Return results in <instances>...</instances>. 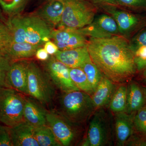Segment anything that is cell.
Masks as SVG:
<instances>
[{"label": "cell", "mask_w": 146, "mask_h": 146, "mask_svg": "<svg viewBox=\"0 0 146 146\" xmlns=\"http://www.w3.org/2000/svg\"><path fill=\"white\" fill-rule=\"evenodd\" d=\"M58 112L73 123L81 125L96 110L91 96L80 90L64 93Z\"/></svg>", "instance_id": "7a4b0ae2"}, {"label": "cell", "mask_w": 146, "mask_h": 146, "mask_svg": "<svg viewBox=\"0 0 146 146\" xmlns=\"http://www.w3.org/2000/svg\"><path fill=\"white\" fill-rule=\"evenodd\" d=\"M86 46L92 62L115 84L127 83L136 74L134 52L124 36L91 37Z\"/></svg>", "instance_id": "6da1fadb"}, {"label": "cell", "mask_w": 146, "mask_h": 146, "mask_svg": "<svg viewBox=\"0 0 146 146\" xmlns=\"http://www.w3.org/2000/svg\"><path fill=\"white\" fill-rule=\"evenodd\" d=\"M50 55L46 51L44 48H39L35 53V57L38 60L46 61L49 58Z\"/></svg>", "instance_id": "e575fe53"}, {"label": "cell", "mask_w": 146, "mask_h": 146, "mask_svg": "<svg viewBox=\"0 0 146 146\" xmlns=\"http://www.w3.org/2000/svg\"><path fill=\"white\" fill-rule=\"evenodd\" d=\"M117 5L136 12H146V0H115Z\"/></svg>", "instance_id": "f1b7e54d"}, {"label": "cell", "mask_w": 146, "mask_h": 146, "mask_svg": "<svg viewBox=\"0 0 146 146\" xmlns=\"http://www.w3.org/2000/svg\"><path fill=\"white\" fill-rule=\"evenodd\" d=\"M118 85L108 104L109 110L113 114L125 112L126 108L127 84L125 83Z\"/></svg>", "instance_id": "ffe728a7"}, {"label": "cell", "mask_w": 146, "mask_h": 146, "mask_svg": "<svg viewBox=\"0 0 146 146\" xmlns=\"http://www.w3.org/2000/svg\"><path fill=\"white\" fill-rule=\"evenodd\" d=\"M13 146H39L35 139L34 127L25 121L10 127Z\"/></svg>", "instance_id": "e0dca14e"}, {"label": "cell", "mask_w": 146, "mask_h": 146, "mask_svg": "<svg viewBox=\"0 0 146 146\" xmlns=\"http://www.w3.org/2000/svg\"><path fill=\"white\" fill-rule=\"evenodd\" d=\"M143 71L142 74V81L144 84V86L146 87V68Z\"/></svg>", "instance_id": "8d00e7d4"}, {"label": "cell", "mask_w": 146, "mask_h": 146, "mask_svg": "<svg viewBox=\"0 0 146 146\" xmlns=\"http://www.w3.org/2000/svg\"><path fill=\"white\" fill-rule=\"evenodd\" d=\"M106 37L121 35L117 24L112 16L106 14L100 15L92 22Z\"/></svg>", "instance_id": "44dd1931"}, {"label": "cell", "mask_w": 146, "mask_h": 146, "mask_svg": "<svg viewBox=\"0 0 146 146\" xmlns=\"http://www.w3.org/2000/svg\"><path fill=\"white\" fill-rule=\"evenodd\" d=\"M133 124L134 133L146 136V105L134 114Z\"/></svg>", "instance_id": "83f0119b"}, {"label": "cell", "mask_w": 146, "mask_h": 146, "mask_svg": "<svg viewBox=\"0 0 146 146\" xmlns=\"http://www.w3.org/2000/svg\"><path fill=\"white\" fill-rule=\"evenodd\" d=\"M29 61L22 59L12 61L7 76L6 87L28 95V67Z\"/></svg>", "instance_id": "8fae6325"}, {"label": "cell", "mask_w": 146, "mask_h": 146, "mask_svg": "<svg viewBox=\"0 0 146 146\" xmlns=\"http://www.w3.org/2000/svg\"><path fill=\"white\" fill-rule=\"evenodd\" d=\"M44 48L49 54L53 55L57 52L58 48L54 42L49 41L45 43Z\"/></svg>", "instance_id": "836d02e7"}, {"label": "cell", "mask_w": 146, "mask_h": 146, "mask_svg": "<svg viewBox=\"0 0 146 146\" xmlns=\"http://www.w3.org/2000/svg\"><path fill=\"white\" fill-rule=\"evenodd\" d=\"M144 86V88H145V91L146 94V87H145V86Z\"/></svg>", "instance_id": "f35d334b"}, {"label": "cell", "mask_w": 146, "mask_h": 146, "mask_svg": "<svg viewBox=\"0 0 146 146\" xmlns=\"http://www.w3.org/2000/svg\"><path fill=\"white\" fill-rule=\"evenodd\" d=\"M129 44L134 53L140 47L146 46V26L141 29L129 42Z\"/></svg>", "instance_id": "f546056e"}, {"label": "cell", "mask_w": 146, "mask_h": 146, "mask_svg": "<svg viewBox=\"0 0 146 146\" xmlns=\"http://www.w3.org/2000/svg\"><path fill=\"white\" fill-rule=\"evenodd\" d=\"M85 1L92 3L95 5H99L101 6L105 5H109L116 6H117L115 0H85Z\"/></svg>", "instance_id": "d590c367"}, {"label": "cell", "mask_w": 146, "mask_h": 146, "mask_svg": "<svg viewBox=\"0 0 146 146\" xmlns=\"http://www.w3.org/2000/svg\"><path fill=\"white\" fill-rule=\"evenodd\" d=\"M29 0H0V7L8 18L21 14Z\"/></svg>", "instance_id": "cb8c5ba5"}, {"label": "cell", "mask_w": 146, "mask_h": 146, "mask_svg": "<svg viewBox=\"0 0 146 146\" xmlns=\"http://www.w3.org/2000/svg\"><path fill=\"white\" fill-rule=\"evenodd\" d=\"M70 76L73 82L80 91L92 96L94 93L90 82L83 70L80 68H69Z\"/></svg>", "instance_id": "603a6c76"}, {"label": "cell", "mask_w": 146, "mask_h": 146, "mask_svg": "<svg viewBox=\"0 0 146 146\" xmlns=\"http://www.w3.org/2000/svg\"><path fill=\"white\" fill-rule=\"evenodd\" d=\"M72 33V30L70 29H54L51 39L53 40L54 43L57 46L58 50H67L68 41Z\"/></svg>", "instance_id": "4316f807"}, {"label": "cell", "mask_w": 146, "mask_h": 146, "mask_svg": "<svg viewBox=\"0 0 146 146\" xmlns=\"http://www.w3.org/2000/svg\"><path fill=\"white\" fill-rule=\"evenodd\" d=\"M65 7L58 29H77L90 25L96 13L95 5L85 0H64Z\"/></svg>", "instance_id": "277c9868"}, {"label": "cell", "mask_w": 146, "mask_h": 146, "mask_svg": "<svg viewBox=\"0 0 146 146\" xmlns=\"http://www.w3.org/2000/svg\"><path fill=\"white\" fill-rule=\"evenodd\" d=\"M46 71L33 61L29 62L28 67V94L41 104L51 102L55 89Z\"/></svg>", "instance_id": "5b68a950"}, {"label": "cell", "mask_w": 146, "mask_h": 146, "mask_svg": "<svg viewBox=\"0 0 146 146\" xmlns=\"http://www.w3.org/2000/svg\"><path fill=\"white\" fill-rule=\"evenodd\" d=\"M25 97L9 87L0 88V122L13 127L24 121Z\"/></svg>", "instance_id": "8992f818"}, {"label": "cell", "mask_w": 146, "mask_h": 146, "mask_svg": "<svg viewBox=\"0 0 146 146\" xmlns=\"http://www.w3.org/2000/svg\"><path fill=\"white\" fill-rule=\"evenodd\" d=\"M0 146H13L10 127L0 125Z\"/></svg>", "instance_id": "d6a6232c"}, {"label": "cell", "mask_w": 146, "mask_h": 146, "mask_svg": "<svg viewBox=\"0 0 146 146\" xmlns=\"http://www.w3.org/2000/svg\"><path fill=\"white\" fill-rule=\"evenodd\" d=\"M134 62L137 71H142L146 68V46L139 48L134 53Z\"/></svg>", "instance_id": "1f68e13d"}, {"label": "cell", "mask_w": 146, "mask_h": 146, "mask_svg": "<svg viewBox=\"0 0 146 146\" xmlns=\"http://www.w3.org/2000/svg\"><path fill=\"white\" fill-rule=\"evenodd\" d=\"M48 111L33 98L25 97L24 121L34 127L47 124Z\"/></svg>", "instance_id": "5bb4252c"}, {"label": "cell", "mask_w": 146, "mask_h": 146, "mask_svg": "<svg viewBox=\"0 0 146 146\" xmlns=\"http://www.w3.org/2000/svg\"><path fill=\"white\" fill-rule=\"evenodd\" d=\"M35 139L39 146H60L53 132L48 125L34 127Z\"/></svg>", "instance_id": "7402d4cb"}, {"label": "cell", "mask_w": 146, "mask_h": 146, "mask_svg": "<svg viewBox=\"0 0 146 146\" xmlns=\"http://www.w3.org/2000/svg\"><path fill=\"white\" fill-rule=\"evenodd\" d=\"M54 55L56 59L69 68H80L91 59L86 46L73 49L58 50Z\"/></svg>", "instance_id": "9a60e30c"}, {"label": "cell", "mask_w": 146, "mask_h": 146, "mask_svg": "<svg viewBox=\"0 0 146 146\" xmlns=\"http://www.w3.org/2000/svg\"><path fill=\"white\" fill-rule=\"evenodd\" d=\"M19 17L25 42L42 46L50 41L54 29L43 19L35 14L25 16L19 14Z\"/></svg>", "instance_id": "ba28073f"}, {"label": "cell", "mask_w": 146, "mask_h": 146, "mask_svg": "<svg viewBox=\"0 0 146 146\" xmlns=\"http://www.w3.org/2000/svg\"><path fill=\"white\" fill-rule=\"evenodd\" d=\"M12 62L7 58L0 56V88L6 87L7 76Z\"/></svg>", "instance_id": "4dcf8cb0"}, {"label": "cell", "mask_w": 146, "mask_h": 146, "mask_svg": "<svg viewBox=\"0 0 146 146\" xmlns=\"http://www.w3.org/2000/svg\"><path fill=\"white\" fill-rule=\"evenodd\" d=\"M114 119L105 108L95 110L89 119L86 137L82 146H111L114 144Z\"/></svg>", "instance_id": "3957f363"}, {"label": "cell", "mask_w": 146, "mask_h": 146, "mask_svg": "<svg viewBox=\"0 0 146 146\" xmlns=\"http://www.w3.org/2000/svg\"><path fill=\"white\" fill-rule=\"evenodd\" d=\"M45 63V71L55 86L63 93L80 90L71 79L69 68L54 56Z\"/></svg>", "instance_id": "30bf717a"}, {"label": "cell", "mask_w": 146, "mask_h": 146, "mask_svg": "<svg viewBox=\"0 0 146 146\" xmlns=\"http://www.w3.org/2000/svg\"><path fill=\"white\" fill-rule=\"evenodd\" d=\"M41 46H42L32 44L26 42H13L5 57L11 61L27 59L35 55L36 51Z\"/></svg>", "instance_id": "d6986e66"}, {"label": "cell", "mask_w": 146, "mask_h": 146, "mask_svg": "<svg viewBox=\"0 0 146 146\" xmlns=\"http://www.w3.org/2000/svg\"><path fill=\"white\" fill-rule=\"evenodd\" d=\"M0 21H3L6 23H7V19L5 18V16L4 15V13L1 8H0Z\"/></svg>", "instance_id": "74e56055"}, {"label": "cell", "mask_w": 146, "mask_h": 146, "mask_svg": "<svg viewBox=\"0 0 146 146\" xmlns=\"http://www.w3.org/2000/svg\"><path fill=\"white\" fill-rule=\"evenodd\" d=\"M64 7V0H51L40 7L35 14L54 29L58 28L60 25Z\"/></svg>", "instance_id": "4fadbf2b"}, {"label": "cell", "mask_w": 146, "mask_h": 146, "mask_svg": "<svg viewBox=\"0 0 146 146\" xmlns=\"http://www.w3.org/2000/svg\"><path fill=\"white\" fill-rule=\"evenodd\" d=\"M113 115L114 143L117 146H125L134 132V115L125 112Z\"/></svg>", "instance_id": "7c38bea8"}, {"label": "cell", "mask_w": 146, "mask_h": 146, "mask_svg": "<svg viewBox=\"0 0 146 146\" xmlns=\"http://www.w3.org/2000/svg\"><path fill=\"white\" fill-rule=\"evenodd\" d=\"M146 105V94L144 86L133 81L127 84L125 112L134 115Z\"/></svg>", "instance_id": "2e32d148"}, {"label": "cell", "mask_w": 146, "mask_h": 146, "mask_svg": "<svg viewBox=\"0 0 146 146\" xmlns=\"http://www.w3.org/2000/svg\"><path fill=\"white\" fill-rule=\"evenodd\" d=\"M13 42L12 33L7 23L0 21V56H5Z\"/></svg>", "instance_id": "484cf974"}, {"label": "cell", "mask_w": 146, "mask_h": 146, "mask_svg": "<svg viewBox=\"0 0 146 146\" xmlns=\"http://www.w3.org/2000/svg\"><path fill=\"white\" fill-rule=\"evenodd\" d=\"M102 7L110 13L117 24L120 34L129 35L143 28L146 18L126 11L118 9L116 6L105 5Z\"/></svg>", "instance_id": "9c48e42d"}, {"label": "cell", "mask_w": 146, "mask_h": 146, "mask_svg": "<svg viewBox=\"0 0 146 146\" xmlns=\"http://www.w3.org/2000/svg\"><path fill=\"white\" fill-rule=\"evenodd\" d=\"M117 85L104 76L91 96L96 110L105 108L108 105Z\"/></svg>", "instance_id": "ac0fdd59"}, {"label": "cell", "mask_w": 146, "mask_h": 146, "mask_svg": "<svg viewBox=\"0 0 146 146\" xmlns=\"http://www.w3.org/2000/svg\"><path fill=\"white\" fill-rule=\"evenodd\" d=\"M47 124L50 128L61 146L72 145L78 139L80 132L78 125L73 123L56 111L46 115Z\"/></svg>", "instance_id": "52a82bcc"}, {"label": "cell", "mask_w": 146, "mask_h": 146, "mask_svg": "<svg viewBox=\"0 0 146 146\" xmlns=\"http://www.w3.org/2000/svg\"><path fill=\"white\" fill-rule=\"evenodd\" d=\"M80 68L85 73L94 92L104 76L91 59L86 61Z\"/></svg>", "instance_id": "d4e9b609"}]
</instances>
